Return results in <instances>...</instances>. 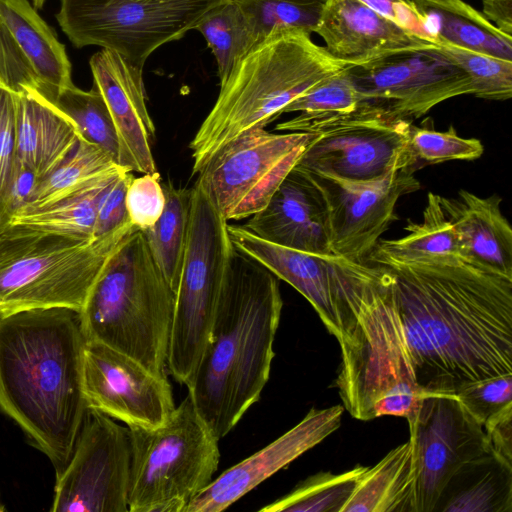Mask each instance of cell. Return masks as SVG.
<instances>
[{
    "label": "cell",
    "mask_w": 512,
    "mask_h": 512,
    "mask_svg": "<svg viewBox=\"0 0 512 512\" xmlns=\"http://www.w3.org/2000/svg\"><path fill=\"white\" fill-rule=\"evenodd\" d=\"M423 394L512 374V277L464 260L384 262Z\"/></svg>",
    "instance_id": "obj_1"
},
{
    "label": "cell",
    "mask_w": 512,
    "mask_h": 512,
    "mask_svg": "<svg viewBox=\"0 0 512 512\" xmlns=\"http://www.w3.org/2000/svg\"><path fill=\"white\" fill-rule=\"evenodd\" d=\"M80 311L68 307L0 315V409L51 460L67 465L87 403Z\"/></svg>",
    "instance_id": "obj_2"
},
{
    "label": "cell",
    "mask_w": 512,
    "mask_h": 512,
    "mask_svg": "<svg viewBox=\"0 0 512 512\" xmlns=\"http://www.w3.org/2000/svg\"><path fill=\"white\" fill-rule=\"evenodd\" d=\"M282 307L279 279L234 246L208 340L186 385L219 440L261 397Z\"/></svg>",
    "instance_id": "obj_3"
},
{
    "label": "cell",
    "mask_w": 512,
    "mask_h": 512,
    "mask_svg": "<svg viewBox=\"0 0 512 512\" xmlns=\"http://www.w3.org/2000/svg\"><path fill=\"white\" fill-rule=\"evenodd\" d=\"M339 265L355 318L347 341L340 346L336 385L343 406L359 420L407 418L425 394L414 379L390 274L381 265L342 257Z\"/></svg>",
    "instance_id": "obj_4"
},
{
    "label": "cell",
    "mask_w": 512,
    "mask_h": 512,
    "mask_svg": "<svg viewBox=\"0 0 512 512\" xmlns=\"http://www.w3.org/2000/svg\"><path fill=\"white\" fill-rule=\"evenodd\" d=\"M297 29L272 32L232 67L189 147L193 174L224 144L264 128L296 98L354 63L333 57Z\"/></svg>",
    "instance_id": "obj_5"
},
{
    "label": "cell",
    "mask_w": 512,
    "mask_h": 512,
    "mask_svg": "<svg viewBox=\"0 0 512 512\" xmlns=\"http://www.w3.org/2000/svg\"><path fill=\"white\" fill-rule=\"evenodd\" d=\"M176 293L140 230L110 256L80 310L87 342L117 350L167 377Z\"/></svg>",
    "instance_id": "obj_6"
},
{
    "label": "cell",
    "mask_w": 512,
    "mask_h": 512,
    "mask_svg": "<svg viewBox=\"0 0 512 512\" xmlns=\"http://www.w3.org/2000/svg\"><path fill=\"white\" fill-rule=\"evenodd\" d=\"M137 230L129 221L83 239L6 222L0 227V315L49 307L80 311L110 256Z\"/></svg>",
    "instance_id": "obj_7"
},
{
    "label": "cell",
    "mask_w": 512,
    "mask_h": 512,
    "mask_svg": "<svg viewBox=\"0 0 512 512\" xmlns=\"http://www.w3.org/2000/svg\"><path fill=\"white\" fill-rule=\"evenodd\" d=\"M130 512H184L213 480L219 439L197 412L189 394L154 429L129 428Z\"/></svg>",
    "instance_id": "obj_8"
},
{
    "label": "cell",
    "mask_w": 512,
    "mask_h": 512,
    "mask_svg": "<svg viewBox=\"0 0 512 512\" xmlns=\"http://www.w3.org/2000/svg\"><path fill=\"white\" fill-rule=\"evenodd\" d=\"M233 250L228 221L196 180L167 362L181 385L191 380L205 348Z\"/></svg>",
    "instance_id": "obj_9"
},
{
    "label": "cell",
    "mask_w": 512,
    "mask_h": 512,
    "mask_svg": "<svg viewBox=\"0 0 512 512\" xmlns=\"http://www.w3.org/2000/svg\"><path fill=\"white\" fill-rule=\"evenodd\" d=\"M220 0H60L56 20L76 48L99 46L143 68Z\"/></svg>",
    "instance_id": "obj_10"
},
{
    "label": "cell",
    "mask_w": 512,
    "mask_h": 512,
    "mask_svg": "<svg viewBox=\"0 0 512 512\" xmlns=\"http://www.w3.org/2000/svg\"><path fill=\"white\" fill-rule=\"evenodd\" d=\"M315 136L248 130L218 149L197 181L226 221L249 218L268 204Z\"/></svg>",
    "instance_id": "obj_11"
},
{
    "label": "cell",
    "mask_w": 512,
    "mask_h": 512,
    "mask_svg": "<svg viewBox=\"0 0 512 512\" xmlns=\"http://www.w3.org/2000/svg\"><path fill=\"white\" fill-rule=\"evenodd\" d=\"M347 71L357 109L411 122L448 99L472 95L466 72L431 42L383 53Z\"/></svg>",
    "instance_id": "obj_12"
},
{
    "label": "cell",
    "mask_w": 512,
    "mask_h": 512,
    "mask_svg": "<svg viewBox=\"0 0 512 512\" xmlns=\"http://www.w3.org/2000/svg\"><path fill=\"white\" fill-rule=\"evenodd\" d=\"M128 427L87 407L71 457L57 475L52 512H127Z\"/></svg>",
    "instance_id": "obj_13"
},
{
    "label": "cell",
    "mask_w": 512,
    "mask_h": 512,
    "mask_svg": "<svg viewBox=\"0 0 512 512\" xmlns=\"http://www.w3.org/2000/svg\"><path fill=\"white\" fill-rule=\"evenodd\" d=\"M406 419L413 447L414 512H434L451 476L491 451L483 426L455 395L425 394Z\"/></svg>",
    "instance_id": "obj_14"
},
{
    "label": "cell",
    "mask_w": 512,
    "mask_h": 512,
    "mask_svg": "<svg viewBox=\"0 0 512 512\" xmlns=\"http://www.w3.org/2000/svg\"><path fill=\"white\" fill-rule=\"evenodd\" d=\"M411 125L408 120L357 109L316 134L295 167L350 181L375 180L405 165L417 168L408 147Z\"/></svg>",
    "instance_id": "obj_15"
},
{
    "label": "cell",
    "mask_w": 512,
    "mask_h": 512,
    "mask_svg": "<svg viewBox=\"0 0 512 512\" xmlns=\"http://www.w3.org/2000/svg\"><path fill=\"white\" fill-rule=\"evenodd\" d=\"M416 170L413 165H405L371 181L309 173L323 190L329 206L333 255L365 262L380 236L397 219V201L420 188Z\"/></svg>",
    "instance_id": "obj_16"
},
{
    "label": "cell",
    "mask_w": 512,
    "mask_h": 512,
    "mask_svg": "<svg viewBox=\"0 0 512 512\" xmlns=\"http://www.w3.org/2000/svg\"><path fill=\"white\" fill-rule=\"evenodd\" d=\"M83 392L87 407L129 428L154 429L175 409L167 377L105 345L87 342L83 357Z\"/></svg>",
    "instance_id": "obj_17"
},
{
    "label": "cell",
    "mask_w": 512,
    "mask_h": 512,
    "mask_svg": "<svg viewBox=\"0 0 512 512\" xmlns=\"http://www.w3.org/2000/svg\"><path fill=\"white\" fill-rule=\"evenodd\" d=\"M228 234L238 250L301 293L339 345L345 343L355 318L346 300L338 256L283 247L256 236L244 226L228 224Z\"/></svg>",
    "instance_id": "obj_18"
},
{
    "label": "cell",
    "mask_w": 512,
    "mask_h": 512,
    "mask_svg": "<svg viewBox=\"0 0 512 512\" xmlns=\"http://www.w3.org/2000/svg\"><path fill=\"white\" fill-rule=\"evenodd\" d=\"M343 405L311 409L293 428L233 465L196 496L184 512H221L310 450L341 425Z\"/></svg>",
    "instance_id": "obj_19"
},
{
    "label": "cell",
    "mask_w": 512,
    "mask_h": 512,
    "mask_svg": "<svg viewBox=\"0 0 512 512\" xmlns=\"http://www.w3.org/2000/svg\"><path fill=\"white\" fill-rule=\"evenodd\" d=\"M89 65L93 86L104 98L117 130L119 166L131 172L156 173L151 149L155 126L146 105L143 68L106 49L96 52Z\"/></svg>",
    "instance_id": "obj_20"
},
{
    "label": "cell",
    "mask_w": 512,
    "mask_h": 512,
    "mask_svg": "<svg viewBox=\"0 0 512 512\" xmlns=\"http://www.w3.org/2000/svg\"><path fill=\"white\" fill-rule=\"evenodd\" d=\"M256 236L291 249L331 252L330 212L325 194L307 172L294 167L268 204L243 225Z\"/></svg>",
    "instance_id": "obj_21"
},
{
    "label": "cell",
    "mask_w": 512,
    "mask_h": 512,
    "mask_svg": "<svg viewBox=\"0 0 512 512\" xmlns=\"http://www.w3.org/2000/svg\"><path fill=\"white\" fill-rule=\"evenodd\" d=\"M315 33L323 39L324 48L333 57L354 64L390 51L429 43L359 0H322Z\"/></svg>",
    "instance_id": "obj_22"
},
{
    "label": "cell",
    "mask_w": 512,
    "mask_h": 512,
    "mask_svg": "<svg viewBox=\"0 0 512 512\" xmlns=\"http://www.w3.org/2000/svg\"><path fill=\"white\" fill-rule=\"evenodd\" d=\"M439 201L457 234L462 259L512 277V228L501 212V197L461 189L456 197L440 196Z\"/></svg>",
    "instance_id": "obj_23"
},
{
    "label": "cell",
    "mask_w": 512,
    "mask_h": 512,
    "mask_svg": "<svg viewBox=\"0 0 512 512\" xmlns=\"http://www.w3.org/2000/svg\"><path fill=\"white\" fill-rule=\"evenodd\" d=\"M17 94V159L39 178L50 174L76 147L72 121L35 90Z\"/></svg>",
    "instance_id": "obj_24"
},
{
    "label": "cell",
    "mask_w": 512,
    "mask_h": 512,
    "mask_svg": "<svg viewBox=\"0 0 512 512\" xmlns=\"http://www.w3.org/2000/svg\"><path fill=\"white\" fill-rule=\"evenodd\" d=\"M0 19L35 72L43 98L51 101L74 85L65 45L28 0H0Z\"/></svg>",
    "instance_id": "obj_25"
},
{
    "label": "cell",
    "mask_w": 512,
    "mask_h": 512,
    "mask_svg": "<svg viewBox=\"0 0 512 512\" xmlns=\"http://www.w3.org/2000/svg\"><path fill=\"white\" fill-rule=\"evenodd\" d=\"M436 45H450L512 61V36L463 0H411Z\"/></svg>",
    "instance_id": "obj_26"
},
{
    "label": "cell",
    "mask_w": 512,
    "mask_h": 512,
    "mask_svg": "<svg viewBox=\"0 0 512 512\" xmlns=\"http://www.w3.org/2000/svg\"><path fill=\"white\" fill-rule=\"evenodd\" d=\"M440 195L429 192L420 222L408 221L407 234L398 239L379 240L367 259L373 264L395 262L452 263L461 261L455 229L439 201Z\"/></svg>",
    "instance_id": "obj_27"
},
{
    "label": "cell",
    "mask_w": 512,
    "mask_h": 512,
    "mask_svg": "<svg viewBox=\"0 0 512 512\" xmlns=\"http://www.w3.org/2000/svg\"><path fill=\"white\" fill-rule=\"evenodd\" d=\"M512 512V466L487 453L448 480L434 512Z\"/></svg>",
    "instance_id": "obj_28"
},
{
    "label": "cell",
    "mask_w": 512,
    "mask_h": 512,
    "mask_svg": "<svg viewBox=\"0 0 512 512\" xmlns=\"http://www.w3.org/2000/svg\"><path fill=\"white\" fill-rule=\"evenodd\" d=\"M415 472L410 439L368 467L342 512H414Z\"/></svg>",
    "instance_id": "obj_29"
},
{
    "label": "cell",
    "mask_w": 512,
    "mask_h": 512,
    "mask_svg": "<svg viewBox=\"0 0 512 512\" xmlns=\"http://www.w3.org/2000/svg\"><path fill=\"white\" fill-rule=\"evenodd\" d=\"M347 68L322 80L293 100L284 113L299 114L278 124L276 130L319 134L354 115L359 99Z\"/></svg>",
    "instance_id": "obj_30"
},
{
    "label": "cell",
    "mask_w": 512,
    "mask_h": 512,
    "mask_svg": "<svg viewBox=\"0 0 512 512\" xmlns=\"http://www.w3.org/2000/svg\"><path fill=\"white\" fill-rule=\"evenodd\" d=\"M124 170L126 169L107 174L52 204L20 209L9 217L8 222L83 239H94L98 201L105 189Z\"/></svg>",
    "instance_id": "obj_31"
},
{
    "label": "cell",
    "mask_w": 512,
    "mask_h": 512,
    "mask_svg": "<svg viewBox=\"0 0 512 512\" xmlns=\"http://www.w3.org/2000/svg\"><path fill=\"white\" fill-rule=\"evenodd\" d=\"M162 185L166 197L164 210L152 227L140 231L156 264L176 293L188 237L191 188H178L171 182Z\"/></svg>",
    "instance_id": "obj_32"
},
{
    "label": "cell",
    "mask_w": 512,
    "mask_h": 512,
    "mask_svg": "<svg viewBox=\"0 0 512 512\" xmlns=\"http://www.w3.org/2000/svg\"><path fill=\"white\" fill-rule=\"evenodd\" d=\"M120 169L124 168L105 151L80 138L73 151L39 181L31 200L23 208L52 204Z\"/></svg>",
    "instance_id": "obj_33"
},
{
    "label": "cell",
    "mask_w": 512,
    "mask_h": 512,
    "mask_svg": "<svg viewBox=\"0 0 512 512\" xmlns=\"http://www.w3.org/2000/svg\"><path fill=\"white\" fill-rule=\"evenodd\" d=\"M194 29L202 34L215 56L220 84L234 64L255 45L250 23L235 0H220L212 5Z\"/></svg>",
    "instance_id": "obj_34"
},
{
    "label": "cell",
    "mask_w": 512,
    "mask_h": 512,
    "mask_svg": "<svg viewBox=\"0 0 512 512\" xmlns=\"http://www.w3.org/2000/svg\"><path fill=\"white\" fill-rule=\"evenodd\" d=\"M75 125L81 139L95 144L119 165L117 130L101 93L93 86L84 91L75 85L61 89L49 101Z\"/></svg>",
    "instance_id": "obj_35"
},
{
    "label": "cell",
    "mask_w": 512,
    "mask_h": 512,
    "mask_svg": "<svg viewBox=\"0 0 512 512\" xmlns=\"http://www.w3.org/2000/svg\"><path fill=\"white\" fill-rule=\"evenodd\" d=\"M368 467L357 465L341 474L317 473L261 512H342Z\"/></svg>",
    "instance_id": "obj_36"
},
{
    "label": "cell",
    "mask_w": 512,
    "mask_h": 512,
    "mask_svg": "<svg viewBox=\"0 0 512 512\" xmlns=\"http://www.w3.org/2000/svg\"><path fill=\"white\" fill-rule=\"evenodd\" d=\"M235 1L250 23L255 45L277 30L315 33L322 11V0Z\"/></svg>",
    "instance_id": "obj_37"
},
{
    "label": "cell",
    "mask_w": 512,
    "mask_h": 512,
    "mask_svg": "<svg viewBox=\"0 0 512 512\" xmlns=\"http://www.w3.org/2000/svg\"><path fill=\"white\" fill-rule=\"evenodd\" d=\"M437 46L466 72L472 84V95L497 101L511 98L512 61L450 45Z\"/></svg>",
    "instance_id": "obj_38"
},
{
    "label": "cell",
    "mask_w": 512,
    "mask_h": 512,
    "mask_svg": "<svg viewBox=\"0 0 512 512\" xmlns=\"http://www.w3.org/2000/svg\"><path fill=\"white\" fill-rule=\"evenodd\" d=\"M408 147L418 169L450 160H475L484 152L479 139L463 138L453 126L442 132L411 125Z\"/></svg>",
    "instance_id": "obj_39"
},
{
    "label": "cell",
    "mask_w": 512,
    "mask_h": 512,
    "mask_svg": "<svg viewBox=\"0 0 512 512\" xmlns=\"http://www.w3.org/2000/svg\"><path fill=\"white\" fill-rule=\"evenodd\" d=\"M455 397L482 426L494 414L512 404V374L471 382L461 387Z\"/></svg>",
    "instance_id": "obj_40"
},
{
    "label": "cell",
    "mask_w": 512,
    "mask_h": 512,
    "mask_svg": "<svg viewBox=\"0 0 512 512\" xmlns=\"http://www.w3.org/2000/svg\"><path fill=\"white\" fill-rule=\"evenodd\" d=\"M160 174H143L133 178L126 196L130 222L139 230L152 227L160 218L166 203Z\"/></svg>",
    "instance_id": "obj_41"
},
{
    "label": "cell",
    "mask_w": 512,
    "mask_h": 512,
    "mask_svg": "<svg viewBox=\"0 0 512 512\" xmlns=\"http://www.w3.org/2000/svg\"><path fill=\"white\" fill-rule=\"evenodd\" d=\"M0 83L15 93L40 88L39 80L0 19Z\"/></svg>",
    "instance_id": "obj_42"
},
{
    "label": "cell",
    "mask_w": 512,
    "mask_h": 512,
    "mask_svg": "<svg viewBox=\"0 0 512 512\" xmlns=\"http://www.w3.org/2000/svg\"><path fill=\"white\" fill-rule=\"evenodd\" d=\"M133 178L131 171L124 170L102 193L97 204L93 238L109 234L130 221L126 196Z\"/></svg>",
    "instance_id": "obj_43"
},
{
    "label": "cell",
    "mask_w": 512,
    "mask_h": 512,
    "mask_svg": "<svg viewBox=\"0 0 512 512\" xmlns=\"http://www.w3.org/2000/svg\"><path fill=\"white\" fill-rule=\"evenodd\" d=\"M17 94L0 83V196L17 159Z\"/></svg>",
    "instance_id": "obj_44"
},
{
    "label": "cell",
    "mask_w": 512,
    "mask_h": 512,
    "mask_svg": "<svg viewBox=\"0 0 512 512\" xmlns=\"http://www.w3.org/2000/svg\"><path fill=\"white\" fill-rule=\"evenodd\" d=\"M410 34L432 42L423 16L411 0H359Z\"/></svg>",
    "instance_id": "obj_45"
},
{
    "label": "cell",
    "mask_w": 512,
    "mask_h": 512,
    "mask_svg": "<svg viewBox=\"0 0 512 512\" xmlns=\"http://www.w3.org/2000/svg\"><path fill=\"white\" fill-rule=\"evenodd\" d=\"M483 429L491 453L512 466V404L491 416Z\"/></svg>",
    "instance_id": "obj_46"
},
{
    "label": "cell",
    "mask_w": 512,
    "mask_h": 512,
    "mask_svg": "<svg viewBox=\"0 0 512 512\" xmlns=\"http://www.w3.org/2000/svg\"><path fill=\"white\" fill-rule=\"evenodd\" d=\"M39 181V178L27 165L16 159L3 196L9 217L29 203Z\"/></svg>",
    "instance_id": "obj_47"
},
{
    "label": "cell",
    "mask_w": 512,
    "mask_h": 512,
    "mask_svg": "<svg viewBox=\"0 0 512 512\" xmlns=\"http://www.w3.org/2000/svg\"><path fill=\"white\" fill-rule=\"evenodd\" d=\"M482 14L507 35L512 36V0H482Z\"/></svg>",
    "instance_id": "obj_48"
},
{
    "label": "cell",
    "mask_w": 512,
    "mask_h": 512,
    "mask_svg": "<svg viewBox=\"0 0 512 512\" xmlns=\"http://www.w3.org/2000/svg\"><path fill=\"white\" fill-rule=\"evenodd\" d=\"M8 220H9V215L7 214L4 202L0 196V227L3 224H5L6 222H8Z\"/></svg>",
    "instance_id": "obj_49"
},
{
    "label": "cell",
    "mask_w": 512,
    "mask_h": 512,
    "mask_svg": "<svg viewBox=\"0 0 512 512\" xmlns=\"http://www.w3.org/2000/svg\"><path fill=\"white\" fill-rule=\"evenodd\" d=\"M46 0H31L32 2V5L36 8V9H41L44 5Z\"/></svg>",
    "instance_id": "obj_50"
},
{
    "label": "cell",
    "mask_w": 512,
    "mask_h": 512,
    "mask_svg": "<svg viewBox=\"0 0 512 512\" xmlns=\"http://www.w3.org/2000/svg\"><path fill=\"white\" fill-rule=\"evenodd\" d=\"M134 1H161V0H134Z\"/></svg>",
    "instance_id": "obj_51"
},
{
    "label": "cell",
    "mask_w": 512,
    "mask_h": 512,
    "mask_svg": "<svg viewBox=\"0 0 512 512\" xmlns=\"http://www.w3.org/2000/svg\"><path fill=\"white\" fill-rule=\"evenodd\" d=\"M4 509L0 506V511H3Z\"/></svg>",
    "instance_id": "obj_52"
}]
</instances>
